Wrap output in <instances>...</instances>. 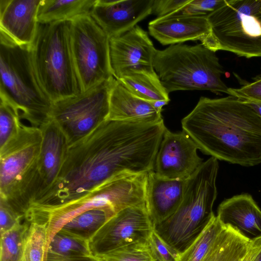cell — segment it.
Instances as JSON below:
<instances>
[{
  "instance_id": "6da1fadb",
  "label": "cell",
  "mask_w": 261,
  "mask_h": 261,
  "mask_svg": "<svg viewBox=\"0 0 261 261\" xmlns=\"http://www.w3.org/2000/svg\"><path fill=\"white\" fill-rule=\"evenodd\" d=\"M163 136L158 123L106 120L68 146L56 181L30 207L56 208L88 195L119 176L153 170Z\"/></svg>"
},
{
  "instance_id": "7a4b0ae2",
  "label": "cell",
  "mask_w": 261,
  "mask_h": 261,
  "mask_svg": "<svg viewBox=\"0 0 261 261\" xmlns=\"http://www.w3.org/2000/svg\"><path fill=\"white\" fill-rule=\"evenodd\" d=\"M181 126L205 154L242 166L261 164V118L236 97H201Z\"/></svg>"
},
{
  "instance_id": "3957f363",
  "label": "cell",
  "mask_w": 261,
  "mask_h": 261,
  "mask_svg": "<svg viewBox=\"0 0 261 261\" xmlns=\"http://www.w3.org/2000/svg\"><path fill=\"white\" fill-rule=\"evenodd\" d=\"M0 98L10 103L20 120L40 128L50 120L53 102L36 75L32 46L20 45L0 33Z\"/></svg>"
},
{
  "instance_id": "277c9868",
  "label": "cell",
  "mask_w": 261,
  "mask_h": 261,
  "mask_svg": "<svg viewBox=\"0 0 261 261\" xmlns=\"http://www.w3.org/2000/svg\"><path fill=\"white\" fill-rule=\"evenodd\" d=\"M218 160L203 162L187 180L182 200L176 211L154 227L161 238L178 253L186 249L215 216Z\"/></svg>"
},
{
  "instance_id": "5b68a950",
  "label": "cell",
  "mask_w": 261,
  "mask_h": 261,
  "mask_svg": "<svg viewBox=\"0 0 261 261\" xmlns=\"http://www.w3.org/2000/svg\"><path fill=\"white\" fill-rule=\"evenodd\" d=\"M42 139L40 128L21 122L16 135L0 147V197L23 218L38 193Z\"/></svg>"
},
{
  "instance_id": "8992f818",
  "label": "cell",
  "mask_w": 261,
  "mask_h": 261,
  "mask_svg": "<svg viewBox=\"0 0 261 261\" xmlns=\"http://www.w3.org/2000/svg\"><path fill=\"white\" fill-rule=\"evenodd\" d=\"M154 69L169 93L179 90H204L228 94L221 77L225 73L215 52L202 44H177L156 50Z\"/></svg>"
},
{
  "instance_id": "52a82bcc",
  "label": "cell",
  "mask_w": 261,
  "mask_h": 261,
  "mask_svg": "<svg viewBox=\"0 0 261 261\" xmlns=\"http://www.w3.org/2000/svg\"><path fill=\"white\" fill-rule=\"evenodd\" d=\"M32 57L38 81L53 103L82 93L71 50L70 21L39 23Z\"/></svg>"
},
{
  "instance_id": "ba28073f",
  "label": "cell",
  "mask_w": 261,
  "mask_h": 261,
  "mask_svg": "<svg viewBox=\"0 0 261 261\" xmlns=\"http://www.w3.org/2000/svg\"><path fill=\"white\" fill-rule=\"evenodd\" d=\"M146 184L139 174L119 176L100 185L88 195L65 205L50 209L29 208L26 218L30 223L45 225L47 246L54 236L72 218L93 208L110 207L117 213L132 207H142L145 202Z\"/></svg>"
},
{
  "instance_id": "9c48e42d",
  "label": "cell",
  "mask_w": 261,
  "mask_h": 261,
  "mask_svg": "<svg viewBox=\"0 0 261 261\" xmlns=\"http://www.w3.org/2000/svg\"><path fill=\"white\" fill-rule=\"evenodd\" d=\"M207 19L210 31L200 40L206 48L261 57V0H224Z\"/></svg>"
},
{
  "instance_id": "30bf717a",
  "label": "cell",
  "mask_w": 261,
  "mask_h": 261,
  "mask_svg": "<svg viewBox=\"0 0 261 261\" xmlns=\"http://www.w3.org/2000/svg\"><path fill=\"white\" fill-rule=\"evenodd\" d=\"M113 76L80 94L53 103L50 114L68 146L83 139L108 120Z\"/></svg>"
},
{
  "instance_id": "8fae6325",
  "label": "cell",
  "mask_w": 261,
  "mask_h": 261,
  "mask_svg": "<svg viewBox=\"0 0 261 261\" xmlns=\"http://www.w3.org/2000/svg\"><path fill=\"white\" fill-rule=\"evenodd\" d=\"M71 50L82 92L113 77L109 38L91 15L70 21Z\"/></svg>"
},
{
  "instance_id": "7c38bea8",
  "label": "cell",
  "mask_w": 261,
  "mask_h": 261,
  "mask_svg": "<svg viewBox=\"0 0 261 261\" xmlns=\"http://www.w3.org/2000/svg\"><path fill=\"white\" fill-rule=\"evenodd\" d=\"M145 208H124L111 218L89 241L95 256L133 244L147 242L154 228Z\"/></svg>"
},
{
  "instance_id": "4fadbf2b",
  "label": "cell",
  "mask_w": 261,
  "mask_h": 261,
  "mask_svg": "<svg viewBox=\"0 0 261 261\" xmlns=\"http://www.w3.org/2000/svg\"><path fill=\"white\" fill-rule=\"evenodd\" d=\"M198 147L184 130L173 133L166 128L155 159L153 171L162 178L186 180L202 164Z\"/></svg>"
},
{
  "instance_id": "5bb4252c",
  "label": "cell",
  "mask_w": 261,
  "mask_h": 261,
  "mask_svg": "<svg viewBox=\"0 0 261 261\" xmlns=\"http://www.w3.org/2000/svg\"><path fill=\"white\" fill-rule=\"evenodd\" d=\"M109 45L111 70L116 80L130 70L155 71L153 62L157 49L139 25L110 38Z\"/></svg>"
},
{
  "instance_id": "9a60e30c",
  "label": "cell",
  "mask_w": 261,
  "mask_h": 261,
  "mask_svg": "<svg viewBox=\"0 0 261 261\" xmlns=\"http://www.w3.org/2000/svg\"><path fill=\"white\" fill-rule=\"evenodd\" d=\"M153 0H96L91 16L110 38L134 28L152 13Z\"/></svg>"
},
{
  "instance_id": "2e32d148",
  "label": "cell",
  "mask_w": 261,
  "mask_h": 261,
  "mask_svg": "<svg viewBox=\"0 0 261 261\" xmlns=\"http://www.w3.org/2000/svg\"><path fill=\"white\" fill-rule=\"evenodd\" d=\"M41 0H0V33L20 45L32 46Z\"/></svg>"
},
{
  "instance_id": "e0dca14e",
  "label": "cell",
  "mask_w": 261,
  "mask_h": 261,
  "mask_svg": "<svg viewBox=\"0 0 261 261\" xmlns=\"http://www.w3.org/2000/svg\"><path fill=\"white\" fill-rule=\"evenodd\" d=\"M40 128L43 139L38 162V194L32 203L56 181L68 147L64 134L54 120L50 119Z\"/></svg>"
},
{
  "instance_id": "ac0fdd59",
  "label": "cell",
  "mask_w": 261,
  "mask_h": 261,
  "mask_svg": "<svg viewBox=\"0 0 261 261\" xmlns=\"http://www.w3.org/2000/svg\"><path fill=\"white\" fill-rule=\"evenodd\" d=\"M148 28L150 35L164 45L200 41L210 31L207 15L169 14L151 20Z\"/></svg>"
},
{
  "instance_id": "d6986e66",
  "label": "cell",
  "mask_w": 261,
  "mask_h": 261,
  "mask_svg": "<svg viewBox=\"0 0 261 261\" xmlns=\"http://www.w3.org/2000/svg\"><path fill=\"white\" fill-rule=\"evenodd\" d=\"M187 179L162 178L153 170L148 172L146 205L154 227L176 211L182 200Z\"/></svg>"
},
{
  "instance_id": "ffe728a7",
  "label": "cell",
  "mask_w": 261,
  "mask_h": 261,
  "mask_svg": "<svg viewBox=\"0 0 261 261\" xmlns=\"http://www.w3.org/2000/svg\"><path fill=\"white\" fill-rule=\"evenodd\" d=\"M216 216L222 224L237 228L250 239L261 236V210L250 194L225 199L219 204Z\"/></svg>"
},
{
  "instance_id": "44dd1931",
  "label": "cell",
  "mask_w": 261,
  "mask_h": 261,
  "mask_svg": "<svg viewBox=\"0 0 261 261\" xmlns=\"http://www.w3.org/2000/svg\"><path fill=\"white\" fill-rule=\"evenodd\" d=\"M161 112L153 102L136 96L115 79L110 94L108 119L160 122L163 121Z\"/></svg>"
},
{
  "instance_id": "7402d4cb",
  "label": "cell",
  "mask_w": 261,
  "mask_h": 261,
  "mask_svg": "<svg viewBox=\"0 0 261 261\" xmlns=\"http://www.w3.org/2000/svg\"><path fill=\"white\" fill-rule=\"evenodd\" d=\"M251 239L237 228L224 225L202 261H242L250 246Z\"/></svg>"
},
{
  "instance_id": "603a6c76",
  "label": "cell",
  "mask_w": 261,
  "mask_h": 261,
  "mask_svg": "<svg viewBox=\"0 0 261 261\" xmlns=\"http://www.w3.org/2000/svg\"><path fill=\"white\" fill-rule=\"evenodd\" d=\"M45 261H97L92 253L89 242L61 230L49 243Z\"/></svg>"
},
{
  "instance_id": "cb8c5ba5",
  "label": "cell",
  "mask_w": 261,
  "mask_h": 261,
  "mask_svg": "<svg viewBox=\"0 0 261 261\" xmlns=\"http://www.w3.org/2000/svg\"><path fill=\"white\" fill-rule=\"evenodd\" d=\"M96 0H41L37 13L39 23L71 21L90 15Z\"/></svg>"
},
{
  "instance_id": "d4e9b609",
  "label": "cell",
  "mask_w": 261,
  "mask_h": 261,
  "mask_svg": "<svg viewBox=\"0 0 261 261\" xmlns=\"http://www.w3.org/2000/svg\"><path fill=\"white\" fill-rule=\"evenodd\" d=\"M130 92L144 100L169 102V93L155 71L130 70L117 79Z\"/></svg>"
},
{
  "instance_id": "484cf974",
  "label": "cell",
  "mask_w": 261,
  "mask_h": 261,
  "mask_svg": "<svg viewBox=\"0 0 261 261\" xmlns=\"http://www.w3.org/2000/svg\"><path fill=\"white\" fill-rule=\"evenodd\" d=\"M116 214L110 207L88 210L72 218L61 230L89 242L105 223Z\"/></svg>"
},
{
  "instance_id": "4316f807",
  "label": "cell",
  "mask_w": 261,
  "mask_h": 261,
  "mask_svg": "<svg viewBox=\"0 0 261 261\" xmlns=\"http://www.w3.org/2000/svg\"><path fill=\"white\" fill-rule=\"evenodd\" d=\"M223 227L215 216L192 243L178 254L176 261H202Z\"/></svg>"
},
{
  "instance_id": "83f0119b",
  "label": "cell",
  "mask_w": 261,
  "mask_h": 261,
  "mask_svg": "<svg viewBox=\"0 0 261 261\" xmlns=\"http://www.w3.org/2000/svg\"><path fill=\"white\" fill-rule=\"evenodd\" d=\"M19 261H45L47 231L45 225L29 223Z\"/></svg>"
},
{
  "instance_id": "f1b7e54d",
  "label": "cell",
  "mask_w": 261,
  "mask_h": 261,
  "mask_svg": "<svg viewBox=\"0 0 261 261\" xmlns=\"http://www.w3.org/2000/svg\"><path fill=\"white\" fill-rule=\"evenodd\" d=\"M30 223L20 222L1 234L0 261H19Z\"/></svg>"
},
{
  "instance_id": "f546056e",
  "label": "cell",
  "mask_w": 261,
  "mask_h": 261,
  "mask_svg": "<svg viewBox=\"0 0 261 261\" xmlns=\"http://www.w3.org/2000/svg\"><path fill=\"white\" fill-rule=\"evenodd\" d=\"M96 257L97 261H155L147 242L133 244Z\"/></svg>"
},
{
  "instance_id": "4dcf8cb0",
  "label": "cell",
  "mask_w": 261,
  "mask_h": 261,
  "mask_svg": "<svg viewBox=\"0 0 261 261\" xmlns=\"http://www.w3.org/2000/svg\"><path fill=\"white\" fill-rule=\"evenodd\" d=\"M21 122L14 107L0 98V147L16 135Z\"/></svg>"
},
{
  "instance_id": "1f68e13d",
  "label": "cell",
  "mask_w": 261,
  "mask_h": 261,
  "mask_svg": "<svg viewBox=\"0 0 261 261\" xmlns=\"http://www.w3.org/2000/svg\"><path fill=\"white\" fill-rule=\"evenodd\" d=\"M147 244L155 261H176L178 253L161 238L154 227L149 234Z\"/></svg>"
},
{
  "instance_id": "d6a6232c",
  "label": "cell",
  "mask_w": 261,
  "mask_h": 261,
  "mask_svg": "<svg viewBox=\"0 0 261 261\" xmlns=\"http://www.w3.org/2000/svg\"><path fill=\"white\" fill-rule=\"evenodd\" d=\"M240 88H229L228 95L236 97L242 100H252L261 102V72L253 77L250 82L241 79Z\"/></svg>"
},
{
  "instance_id": "836d02e7",
  "label": "cell",
  "mask_w": 261,
  "mask_h": 261,
  "mask_svg": "<svg viewBox=\"0 0 261 261\" xmlns=\"http://www.w3.org/2000/svg\"><path fill=\"white\" fill-rule=\"evenodd\" d=\"M224 0H191L186 5L170 14L207 15L221 6Z\"/></svg>"
},
{
  "instance_id": "e575fe53",
  "label": "cell",
  "mask_w": 261,
  "mask_h": 261,
  "mask_svg": "<svg viewBox=\"0 0 261 261\" xmlns=\"http://www.w3.org/2000/svg\"><path fill=\"white\" fill-rule=\"evenodd\" d=\"M19 215L3 198L0 197V233L12 229L21 222Z\"/></svg>"
},
{
  "instance_id": "d590c367",
  "label": "cell",
  "mask_w": 261,
  "mask_h": 261,
  "mask_svg": "<svg viewBox=\"0 0 261 261\" xmlns=\"http://www.w3.org/2000/svg\"><path fill=\"white\" fill-rule=\"evenodd\" d=\"M191 0H153L152 13L163 17L171 14L190 2Z\"/></svg>"
},
{
  "instance_id": "8d00e7d4",
  "label": "cell",
  "mask_w": 261,
  "mask_h": 261,
  "mask_svg": "<svg viewBox=\"0 0 261 261\" xmlns=\"http://www.w3.org/2000/svg\"><path fill=\"white\" fill-rule=\"evenodd\" d=\"M261 252V236L251 239L248 250L242 261H256Z\"/></svg>"
},
{
  "instance_id": "74e56055",
  "label": "cell",
  "mask_w": 261,
  "mask_h": 261,
  "mask_svg": "<svg viewBox=\"0 0 261 261\" xmlns=\"http://www.w3.org/2000/svg\"><path fill=\"white\" fill-rule=\"evenodd\" d=\"M242 101L249 105L261 118V102L252 100Z\"/></svg>"
},
{
  "instance_id": "f35d334b",
  "label": "cell",
  "mask_w": 261,
  "mask_h": 261,
  "mask_svg": "<svg viewBox=\"0 0 261 261\" xmlns=\"http://www.w3.org/2000/svg\"><path fill=\"white\" fill-rule=\"evenodd\" d=\"M256 261H261V252L259 254L258 256L257 257Z\"/></svg>"
}]
</instances>
